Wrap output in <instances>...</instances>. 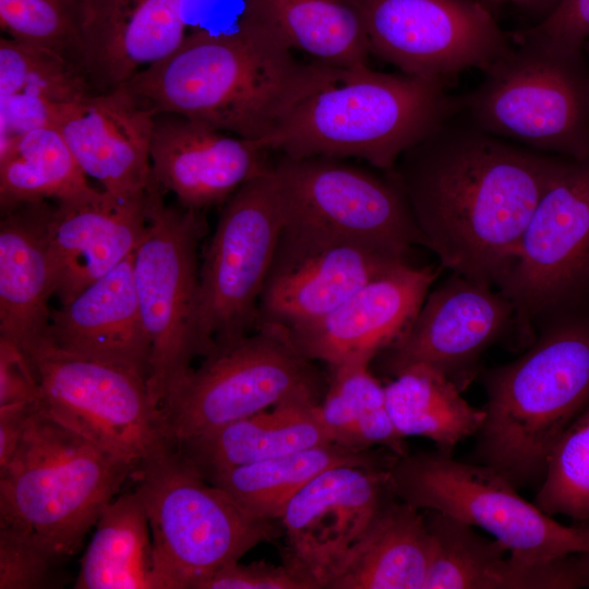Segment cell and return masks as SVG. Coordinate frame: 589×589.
<instances>
[{"label":"cell","instance_id":"1","mask_svg":"<svg viewBox=\"0 0 589 589\" xmlns=\"http://www.w3.org/2000/svg\"><path fill=\"white\" fill-rule=\"evenodd\" d=\"M558 159L486 132L460 108L389 172L441 267L495 286Z\"/></svg>","mask_w":589,"mask_h":589},{"label":"cell","instance_id":"2","mask_svg":"<svg viewBox=\"0 0 589 589\" xmlns=\"http://www.w3.org/2000/svg\"><path fill=\"white\" fill-rule=\"evenodd\" d=\"M350 71L303 62L243 13L225 31H193L178 50L122 87L155 113H177L259 142L315 92Z\"/></svg>","mask_w":589,"mask_h":589},{"label":"cell","instance_id":"3","mask_svg":"<svg viewBox=\"0 0 589 589\" xmlns=\"http://www.w3.org/2000/svg\"><path fill=\"white\" fill-rule=\"evenodd\" d=\"M577 310L544 320L526 352L484 377L477 456L516 488L542 480L555 444L589 408V315Z\"/></svg>","mask_w":589,"mask_h":589},{"label":"cell","instance_id":"4","mask_svg":"<svg viewBox=\"0 0 589 589\" xmlns=\"http://www.w3.org/2000/svg\"><path fill=\"white\" fill-rule=\"evenodd\" d=\"M460 108L446 82L368 67L305 98L256 143L289 157L354 158L389 171Z\"/></svg>","mask_w":589,"mask_h":589},{"label":"cell","instance_id":"5","mask_svg":"<svg viewBox=\"0 0 589 589\" xmlns=\"http://www.w3.org/2000/svg\"><path fill=\"white\" fill-rule=\"evenodd\" d=\"M136 468L56 421L38 404L14 454L0 468V521L34 532L70 558Z\"/></svg>","mask_w":589,"mask_h":589},{"label":"cell","instance_id":"6","mask_svg":"<svg viewBox=\"0 0 589 589\" xmlns=\"http://www.w3.org/2000/svg\"><path fill=\"white\" fill-rule=\"evenodd\" d=\"M132 479L149 522L158 589H199L277 534L273 521L249 515L172 444L142 460Z\"/></svg>","mask_w":589,"mask_h":589},{"label":"cell","instance_id":"7","mask_svg":"<svg viewBox=\"0 0 589 589\" xmlns=\"http://www.w3.org/2000/svg\"><path fill=\"white\" fill-rule=\"evenodd\" d=\"M460 96L478 127L521 146L570 158L589 156V69L582 52L565 50L524 29Z\"/></svg>","mask_w":589,"mask_h":589},{"label":"cell","instance_id":"8","mask_svg":"<svg viewBox=\"0 0 589 589\" xmlns=\"http://www.w3.org/2000/svg\"><path fill=\"white\" fill-rule=\"evenodd\" d=\"M322 378L288 327L257 322L243 337L204 357L160 405L177 445L232 421L297 399H318Z\"/></svg>","mask_w":589,"mask_h":589},{"label":"cell","instance_id":"9","mask_svg":"<svg viewBox=\"0 0 589 589\" xmlns=\"http://www.w3.org/2000/svg\"><path fill=\"white\" fill-rule=\"evenodd\" d=\"M393 494L419 509H432L481 529L516 561L539 564L589 553V524L563 525L483 464L441 452L398 456L389 470Z\"/></svg>","mask_w":589,"mask_h":589},{"label":"cell","instance_id":"10","mask_svg":"<svg viewBox=\"0 0 589 589\" xmlns=\"http://www.w3.org/2000/svg\"><path fill=\"white\" fill-rule=\"evenodd\" d=\"M153 180L146 228L134 251L133 271L143 324L151 345L147 385L153 402L165 398L201 356L197 335L199 247L204 212L170 206Z\"/></svg>","mask_w":589,"mask_h":589},{"label":"cell","instance_id":"11","mask_svg":"<svg viewBox=\"0 0 589 589\" xmlns=\"http://www.w3.org/2000/svg\"><path fill=\"white\" fill-rule=\"evenodd\" d=\"M495 286L512 301L515 329L526 338L544 320L589 298V156H560Z\"/></svg>","mask_w":589,"mask_h":589},{"label":"cell","instance_id":"12","mask_svg":"<svg viewBox=\"0 0 589 589\" xmlns=\"http://www.w3.org/2000/svg\"><path fill=\"white\" fill-rule=\"evenodd\" d=\"M285 227L273 166L225 203L200 263L201 357L251 333Z\"/></svg>","mask_w":589,"mask_h":589},{"label":"cell","instance_id":"13","mask_svg":"<svg viewBox=\"0 0 589 589\" xmlns=\"http://www.w3.org/2000/svg\"><path fill=\"white\" fill-rule=\"evenodd\" d=\"M21 349L39 384V407L56 421L137 466L171 444L143 375L62 350L48 336Z\"/></svg>","mask_w":589,"mask_h":589},{"label":"cell","instance_id":"14","mask_svg":"<svg viewBox=\"0 0 589 589\" xmlns=\"http://www.w3.org/2000/svg\"><path fill=\"white\" fill-rule=\"evenodd\" d=\"M273 172L285 225L326 231L408 260L422 245L409 203L389 171L347 158L278 154Z\"/></svg>","mask_w":589,"mask_h":589},{"label":"cell","instance_id":"15","mask_svg":"<svg viewBox=\"0 0 589 589\" xmlns=\"http://www.w3.org/2000/svg\"><path fill=\"white\" fill-rule=\"evenodd\" d=\"M371 53L400 72L447 82L485 71L512 46V35L481 0H351Z\"/></svg>","mask_w":589,"mask_h":589},{"label":"cell","instance_id":"16","mask_svg":"<svg viewBox=\"0 0 589 589\" xmlns=\"http://www.w3.org/2000/svg\"><path fill=\"white\" fill-rule=\"evenodd\" d=\"M408 261L326 231L285 225L256 323L272 322L291 329L316 321L372 278Z\"/></svg>","mask_w":589,"mask_h":589},{"label":"cell","instance_id":"17","mask_svg":"<svg viewBox=\"0 0 589 589\" xmlns=\"http://www.w3.org/2000/svg\"><path fill=\"white\" fill-rule=\"evenodd\" d=\"M514 326L515 309L504 293L453 273L376 356L378 365L393 377L407 366L429 364L461 388L482 352Z\"/></svg>","mask_w":589,"mask_h":589},{"label":"cell","instance_id":"18","mask_svg":"<svg viewBox=\"0 0 589 589\" xmlns=\"http://www.w3.org/2000/svg\"><path fill=\"white\" fill-rule=\"evenodd\" d=\"M393 464L337 466L311 480L279 519L287 540L284 563L324 589L332 570L394 495Z\"/></svg>","mask_w":589,"mask_h":589},{"label":"cell","instance_id":"19","mask_svg":"<svg viewBox=\"0 0 589 589\" xmlns=\"http://www.w3.org/2000/svg\"><path fill=\"white\" fill-rule=\"evenodd\" d=\"M155 112L128 89L94 93L57 107L56 127L81 170L119 201H142L153 182Z\"/></svg>","mask_w":589,"mask_h":589},{"label":"cell","instance_id":"20","mask_svg":"<svg viewBox=\"0 0 589 589\" xmlns=\"http://www.w3.org/2000/svg\"><path fill=\"white\" fill-rule=\"evenodd\" d=\"M440 269L400 263L323 317L289 329L303 354L332 368L372 362L410 324Z\"/></svg>","mask_w":589,"mask_h":589},{"label":"cell","instance_id":"21","mask_svg":"<svg viewBox=\"0 0 589 589\" xmlns=\"http://www.w3.org/2000/svg\"><path fill=\"white\" fill-rule=\"evenodd\" d=\"M255 141L177 113H156L151 139L152 177L181 207L204 212L224 204L242 184L272 168Z\"/></svg>","mask_w":589,"mask_h":589},{"label":"cell","instance_id":"22","mask_svg":"<svg viewBox=\"0 0 589 589\" xmlns=\"http://www.w3.org/2000/svg\"><path fill=\"white\" fill-rule=\"evenodd\" d=\"M197 0H84L83 64L95 93L120 87L197 29Z\"/></svg>","mask_w":589,"mask_h":589},{"label":"cell","instance_id":"23","mask_svg":"<svg viewBox=\"0 0 589 589\" xmlns=\"http://www.w3.org/2000/svg\"><path fill=\"white\" fill-rule=\"evenodd\" d=\"M133 255L52 310L48 338L62 350L148 378L151 345L139 303Z\"/></svg>","mask_w":589,"mask_h":589},{"label":"cell","instance_id":"24","mask_svg":"<svg viewBox=\"0 0 589 589\" xmlns=\"http://www.w3.org/2000/svg\"><path fill=\"white\" fill-rule=\"evenodd\" d=\"M146 197L119 201L103 191L91 201L55 204L48 245L61 304L135 251L146 228Z\"/></svg>","mask_w":589,"mask_h":589},{"label":"cell","instance_id":"25","mask_svg":"<svg viewBox=\"0 0 589 589\" xmlns=\"http://www.w3.org/2000/svg\"><path fill=\"white\" fill-rule=\"evenodd\" d=\"M55 205L27 203L1 213L0 338L23 348L48 334L55 273L48 225Z\"/></svg>","mask_w":589,"mask_h":589},{"label":"cell","instance_id":"26","mask_svg":"<svg viewBox=\"0 0 589 589\" xmlns=\"http://www.w3.org/2000/svg\"><path fill=\"white\" fill-rule=\"evenodd\" d=\"M317 399H297L173 445L206 479L262 460L334 443Z\"/></svg>","mask_w":589,"mask_h":589},{"label":"cell","instance_id":"27","mask_svg":"<svg viewBox=\"0 0 589 589\" xmlns=\"http://www.w3.org/2000/svg\"><path fill=\"white\" fill-rule=\"evenodd\" d=\"M420 510L389 496L324 589H423L433 540Z\"/></svg>","mask_w":589,"mask_h":589},{"label":"cell","instance_id":"28","mask_svg":"<svg viewBox=\"0 0 589 589\" xmlns=\"http://www.w3.org/2000/svg\"><path fill=\"white\" fill-rule=\"evenodd\" d=\"M243 13L312 61L344 70L369 67L370 41L351 0H244Z\"/></svg>","mask_w":589,"mask_h":589},{"label":"cell","instance_id":"29","mask_svg":"<svg viewBox=\"0 0 589 589\" xmlns=\"http://www.w3.org/2000/svg\"><path fill=\"white\" fill-rule=\"evenodd\" d=\"M398 455L386 448L356 450L336 443L292 452L238 467L211 478L249 515L274 521L316 476L337 466L393 464Z\"/></svg>","mask_w":589,"mask_h":589},{"label":"cell","instance_id":"30","mask_svg":"<svg viewBox=\"0 0 589 589\" xmlns=\"http://www.w3.org/2000/svg\"><path fill=\"white\" fill-rule=\"evenodd\" d=\"M460 389L434 366H407L385 385L395 429L404 438L425 437L438 452L452 456L461 441L479 433L485 418L484 409L471 406Z\"/></svg>","mask_w":589,"mask_h":589},{"label":"cell","instance_id":"31","mask_svg":"<svg viewBox=\"0 0 589 589\" xmlns=\"http://www.w3.org/2000/svg\"><path fill=\"white\" fill-rule=\"evenodd\" d=\"M424 519L433 551L423 589H533L534 565L516 561L495 539L437 510Z\"/></svg>","mask_w":589,"mask_h":589},{"label":"cell","instance_id":"32","mask_svg":"<svg viewBox=\"0 0 589 589\" xmlns=\"http://www.w3.org/2000/svg\"><path fill=\"white\" fill-rule=\"evenodd\" d=\"M94 527L75 589H158L149 522L135 490L115 497Z\"/></svg>","mask_w":589,"mask_h":589},{"label":"cell","instance_id":"33","mask_svg":"<svg viewBox=\"0 0 589 589\" xmlns=\"http://www.w3.org/2000/svg\"><path fill=\"white\" fill-rule=\"evenodd\" d=\"M59 130L53 125L22 135L0 158V208L55 201L58 204L97 199Z\"/></svg>","mask_w":589,"mask_h":589},{"label":"cell","instance_id":"34","mask_svg":"<svg viewBox=\"0 0 589 589\" xmlns=\"http://www.w3.org/2000/svg\"><path fill=\"white\" fill-rule=\"evenodd\" d=\"M370 362L330 369L327 389L320 402L321 419L334 443L366 450L373 446L406 455L405 438L390 419L385 385L373 375Z\"/></svg>","mask_w":589,"mask_h":589},{"label":"cell","instance_id":"35","mask_svg":"<svg viewBox=\"0 0 589 589\" xmlns=\"http://www.w3.org/2000/svg\"><path fill=\"white\" fill-rule=\"evenodd\" d=\"M94 93L81 64L50 49L1 37L0 96L20 94L68 104Z\"/></svg>","mask_w":589,"mask_h":589},{"label":"cell","instance_id":"36","mask_svg":"<svg viewBox=\"0 0 589 589\" xmlns=\"http://www.w3.org/2000/svg\"><path fill=\"white\" fill-rule=\"evenodd\" d=\"M534 504L551 516L589 520V408L555 444Z\"/></svg>","mask_w":589,"mask_h":589},{"label":"cell","instance_id":"37","mask_svg":"<svg viewBox=\"0 0 589 589\" xmlns=\"http://www.w3.org/2000/svg\"><path fill=\"white\" fill-rule=\"evenodd\" d=\"M84 0H0L8 37L50 49L84 68Z\"/></svg>","mask_w":589,"mask_h":589},{"label":"cell","instance_id":"38","mask_svg":"<svg viewBox=\"0 0 589 589\" xmlns=\"http://www.w3.org/2000/svg\"><path fill=\"white\" fill-rule=\"evenodd\" d=\"M68 560L34 532L0 521V589L60 588Z\"/></svg>","mask_w":589,"mask_h":589},{"label":"cell","instance_id":"39","mask_svg":"<svg viewBox=\"0 0 589 589\" xmlns=\"http://www.w3.org/2000/svg\"><path fill=\"white\" fill-rule=\"evenodd\" d=\"M199 589H318L293 567L266 562L229 563L205 579Z\"/></svg>","mask_w":589,"mask_h":589},{"label":"cell","instance_id":"40","mask_svg":"<svg viewBox=\"0 0 589 589\" xmlns=\"http://www.w3.org/2000/svg\"><path fill=\"white\" fill-rule=\"evenodd\" d=\"M527 29L565 50L582 52L589 38V0H561L550 14Z\"/></svg>","mask_w":589,"mask_h":589},{"label":"cell","instance_id":"41","mask_svg":"<svg viewBox=\"0 0 589 589\" xmlns=\"http://www.w3.org/2000/svg\"><path fill=\"white\" fill-rule=\"evenodd\" d=\"M40 388L24 351L0 338V407L38 402Z\"/></svg>","mask_w":589,"mask_h":589},{"label":"cell","instance_id":"42","mask_svg":"<svg viewBox=\"0 0 589 589\" xmlns=\"http://www.w3.org/2000/svg\"><path fill=\"white\" fill-rule=\"evenodd\" d=\"M38 404L39 401L0 407V468L4 467L14 454Z\"/></svg>","mask_w":589,"mask_h":589},{"label":"cell","instance_id":"43","mask_svg":"<svg viewBox=\"0 0 589 589\" xmlns=\"http://www.w3.org/2000/svg\"><path fill=\"white\" fill-rule=\"evenodd\" d=\"M561 0H484V2L512 3L521 9L540 13L542 19L550 14Z\"/></svg>","mask_w":589,"mask_h":589},{"label":"cell","instance_id":"44","mask_svg":"<svg viewBox=\"0 0 589 589\" xmlns=\"http://www.w3.org/2000/svg\"><path fill=\"white\" fill-rule=\"evenodd\" d=\"M586 522H589V520H587Z\"/></svg>","mask_w":589,"mask_h":589},{"label":"cell","instance_id":"45","mask_svg":"<svg viewBox=\"0 0 589 589\" xmlns=\"http://www.w3.org/2000/svg\"><path fill=\"white\" fill-rule=\"evenodd\" d=\"M481 1H483V2H484V0H481Z\"/></svg>","mask_w":589,"mask_h":589}]
</instances>
